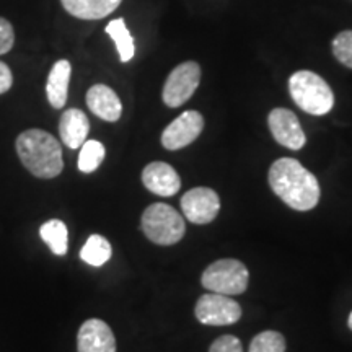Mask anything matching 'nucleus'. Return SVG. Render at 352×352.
Returning a JSON list of instances; mask_svg holds the SVG:
<instances>
[{
    "mask_svg": "<svg viewBox=\"0 0 352 352\" xmlns=\"http://www.w3.org/2000/svg\"><path fill=\"white\" fill-rule=\"evenodd\" d=\"M113 250L109 241L101 235H91L88 236L87 243L83 245L82 252H80V258L82 261H85L90 266H103L104 263L109 261L111 258Z\"/></svg>",
    "mask_w": 352,
    "mask_h": 352,
    "instance_id": "19",
    "label": "nucleus"
},
{
    "mask_svg": "<svg viewBox=\"0 0 352 352\" xmlns=\"http://www.w3.org/2000/svg\"><path fill=\"white\" fill-rule=\"evenodd\" d=\"M39 235L44 243L50 246V250L57 256H64L69 248V232L67 226L59 219H51L44 222L39 228Z\"/></svg>",
    "mask_w": 352,
    "mask_h": 352,
    "instance_id": "17",
    "label": "nucleus"
},
{
    "mask_svg": "<svg viewBox=\"0 0 352 352\" xmlns=\"http://www.w3.org/2000/svg\"><path fill=\"white\" fill-rule=\"evenodd\" d=\"M289 91L296 104L314 116L328 114L334 107L331 87L318 74L310 70H298L289 78Z\"/></svg>",
    "mask_w": 352,
    "mask_h": 352,
    "instance_id": "3",
    "label": "nucleus"
},
{
    "mask_svg": "<svg viewBox=\"0 0 352 352\" xmlns=\"http://www.w3.org/2000/svg\"><path fill=\"white\" fill-rule=\"evenodd\" d=\"M70 74H72V65H70L69 60L60 59L52 65L50 77H47L46 82L47 101H50L52 108L60 109L67 103Z\"/></svg>",
    "mask_w": 352,
    "mask_h": 352,
    "instance_id": "15",
    "label": "nucleus"
},
{
    "mask_svg": "<svg viewBox=\"0 0 352 352\" xmlns=\"http://www.w3.org/2000/svg\"><path fill=\"white\" fill-rule=\"evenodd\" d=\"M270 186L290 209H314L320 201V184L314 173L296 158H279L270 168Z\"/></svg>",
    "mask_w": 352,
    "mask_h": 352,
    "instance_id": "1",
    "label": "nucleus"
},
{
    "mask_svg": "<svg viewBox=\"0 0 352 352\" xmlns=\"http://www.w3.org/2000/svg\"><path fill=\"white\" fill-rule=\"evenodd\" d=\"M104 155H107V151H104L103 144L98 140H85L80 147V155H78V170L82 173H94L104 160Z\"/></svg>",
    "mask_w": 352,
    "mask_h": 352,
    "instance_id": "20",
    "label": "nucleus"
},
{
    "mask_svg": "<svg viewBox=\"0 0 352 352\" xmlns=\"http://www.w3.org/2000/svg\"><path fill=\"white\" fill-rule=\"evenodd\" d=\"M142 183L148 191L162 197L175 196L182 188V178L165 162H152L142 171Z\"/></svg>",
    "mask_w": 352,
    "mask_h": 352,
    "instance_id": "12",
    "label": "nucleus"
},
{
    "mask_svg": "<svg viewBox=\"0 0 352 352\" xmlns=\"http://www.w3.org/2000/svg\"><path fill=\"white\" fill-rule=\"evenodd\" d=\"M88 132H90V121L87 114L77 108L65 109L59 121L60 140L65 144V147L72 151L80 148L88 138Z\"/></svg>",
    "mask_w": 352,
    "mask_h": 352,
    "instance_id": "14",
    "label": "nucleus"
},
{
    "mask_svg": "<svg viewBox=\"0 0 352 352\" xmlns=\"http://www.w3.org/2000/svg\"><path fill=\"white\" fill-rule=\"evenodd\" d=\"M347 324H349V329H352V311H351V315H349V320H347Z\"/></svg>",
    "mask_w": 352,
    "mask_h": 352,
    "instance_id": "26",
    "label": "nucleus"
},
{
    "mask_svg": "<svg viewBox=\"0 0 352 352\" xmlns=\"http://www.w3.org/2000/svg\"><path fill=\"white\" fill-rule=\"evenodd\" d=\"M250 272L239 259H219L206 267L201 283L208 290L223 296H239L248 287Z\"/></svg>",
    "mask_w": 352,
    "mask_h": 352,
    "instance_id": "5",
    "label": "nucleus"
},
{
    "mask_svg": "<svg viewBox=\"0 0 352 352\" xmlns=\"http://www.w3.org/2000/svg\"><path fill=\"white\" fill-rule=\"evenodd\" d=\"M140 227L148 240L162 246L178 243L186 232L182 214L164 202H155L144 210Z\"/></svg>",
    "mask_w": 352,
    "mask_h": 352,
    "instance_id": "4",
    "label": "nucleus"
},
{
    "mask_svg": "<svg viewBox=\"0 0 352 352\" xmlns=\"http://www.w3.org/2000/svg\"><path fill=\"white\" fill-rule=\"evenodd\" d=\"M182 209L189 222L206 226L217 217L220 210V197L210 188L199 186L189 189L182 199Z\"/></svg>",
    "mask_w": 352,
    "mask_h": 352,
    "instance_id": "9",
    "label": "nucleus"
},
{
    "mask_svg": "<svg viewBox=\"0 0 352 352\" xmlns=\"http://www.w3.org/2000/svg\"><path fill=\"white\" fill-rule=\"evenodd\" d=\"M107 33L116 44V50L120 52L121 63H129L135 54L134 39H132L129 30H127L124 19H114L108 23Z\"/></svg>",
    "mask_w": 352,
    "mask_h": 352,
    "instance_id": "18",
    "label": "nucleus"
},
{
    "mask_svg": "<svg viewBox=\"0 0 352 352\" xmlns=\"http://www.w3.org/2000/svg\"><path fill=\"white\" fill-rule=\"evenodd\" d=\"M201 82V67L199 64L188 60L171 70L168 78L164 85V103L170 108H178L195 95L196 88Z\"/></svg>",
    "mask_w": 352,
    "mask_h": 352,
    "instance_id": "6",
    "label": "nucleus"
},
{
    "mask_svg": "<svg viewBox=\"0 0 352 352\" xmlns=\"http://www.w3.org/2000/svg\"><path fill=\"white\" fill-rule=\"evenodd\" d=\"M87 107L100 120L116 122L122 114V104L116 91L103 83H96L87 91Z\"/></svg>",
    "mask_w": 352,
    "mask_h": 352,
    "instance_id": "13",
    "label": "nucleus"
},
{
    "mask_svg": "<svg viewBox=\"0 0 352 352\" xmlns=\"http://www.w3.org/2000/svg\"><path fill=\"white\" fill-rule=\"evenodd\" d=\"M122 0H60L64 10L80 20H101L121 6Z\"/></svg>",
    "mask_w": 352,
    "mask_h": 352,
    "instance_id": "16",
    "label": "nucleus"
},
{
    "mask_svg": "<svg viewBox=\"0 0 352 352\" xmlns=\"http://www.w3.org/2000/svg\"><path fill=\"white\" fill-rule=\"evenodd\" d=\"M250 352H285V338L277 331H263L253 338Z\"/></svg>",
    "mask_w": 352,
    "mask_h": 352,
    "instance_id": "21",
    "label": "nucleus"
},
{
    "mask_svg": "<svg viewBox=\"0 0 352 352\" xmlns=\"http://www.w3.org/2000/svg\"><path fill=\"white\" fill-rule=\"evenodd\" d=\"M333 54L346 67L352 69V30L336 34L331 43Z\"/></svg>",
    "mask_w": 352,
    "mask_h": 352,
    "instance_id": "22",
    "label": "nucleus"
},
{
    "mask_svg": "<svg viewBox=\"0 0 352 352\" xmlns=\"http://www.w3.org/2000/svg\"><path fill=\"white\" fill-rule=\"evenodd\" d=\"M13 85V76H12V70L6 63L0 60V95L7 94Z\"/></svg>",
    "mask_w": 352,
    "mask_h": 352,
    "instance_id": "25",
    "label": "nucleus"
},
{
    "mask_svg": "<svg viewBox=\"0 0 352 352\" xmlns=\"http://www.w3.org/2000/svg\"><path fill=\"white\" fill-rule=\"evenodd\" d=\"M77 352H116V338L103 320L90 318L77 334Z\"/></svg>",
    "mask_w": 352,
    "mask_h": 352,
    "instance_id": "11",
    "label": "nucleus"
},
{
    "mask_svg": "<svg viewBox=\"0 0 352 352\" xmlns=\"http://www.w3.org/2000/svg\"><path fill=\"white\" fill-rule=\"evenodd\" d=\"M204 129V118L201 113L184 111L179 114L171 124L166 126V129L162 134V145L166 151H179L192 144L199 138V134Z\"/></svg>",
    "mask_w": 352,
    "mask_h": 352,
    "instance_id": "8",
    "label": "nucleus"
},
{
    "mask_svg": "<svg viewBox=\"0 0 352 352\" xmlns=\"http://www.w3.org/2000/svg\"><path fill=\"white\" fill-rule=\"evenodd\" d=\"M196 318L209 327H228L241 318V307L223 294H206L196 303Z\"/></svg>",
    "mask_w": 352,
    "mask_h": 352,
    "instance_id": "7",
    "label": "nucleus"
},
{
    "mask_svg": "<svg viewBox=\"0 0 352 352\" xmlns=\"http://www.w3.org/2000/svg\"><path fill=\"white\" fill-rule=\"evenodd\" d=\"M209 352H243V346L239 338L232 336V334H226L220 336L210 344Z\"/></svg>",
    "mask_w": 352,
    "mask_h": 352,
    "instance_id": "23",
    "label": "nucleus"
},
{
    "mask_svg": "<svg viewBox=\"0 0 352 352\" xmlns=\"http://www.w3.org/2000/svg\"><path fill=\"white\" fill-rule=\"evenodd\" d=\"M15 145L21 164L36 178L51 179L63 173V147L50 132L28 129L16 138Z\"/></svg>",
    "mask_w": 352,
    "mask_h": 352,
    "instance_id": "2",
    "label": "nucleus"
},
{
    "mask_svg": "<svg viewBox=\"0 0 352 352\" xmlns=\"http://www.w3.org/2000/svg\"><path fill=\"white\" fill-rule=\"evenodd\" d=\"M13 44H15V32H13V26L10 21L0 16V56L10 52Z\"/></svg>",
    "mask_w": 352,
    "mask_h": 352,
    "instance_id": "24",
    "label": "nucleus"
},
{
    "mask_svg": "<svg viewBox=\"0 0 352 352\" xmlns=\"http://www.w3.org/2000/svg\"><path fill=\"white\" fill-rule=\"evenodd\" d=\"M267 124H270V131L277 144L284 145L290 151H300L305 145V132H303L296 113L290 111V109H272L267 116Z\"/></svg>",
    "mask_w": 352,
    "mask_h": 352,
    "instance_id": "10",
    "label": "nucleus"
}]
</instances>
